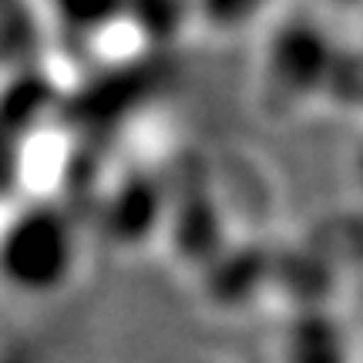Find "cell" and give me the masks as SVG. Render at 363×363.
<instances>
[{"label":"cell","mask_w":363,"mask_h":363,"mask_svg":"<svg viewBox=\"0 0 363 363\" xmlns=\"http://www.w3.org/2000/svg\"><path fill=\"white\" fill-rule=\"evenodd\" d=\"M78 269V229L61 208L27 206L0 229V279L27 296L65 289Z\"/></svg>","instance_id":"cell-1"},{"label":"cell","mask_w":363,"mask_h":363,"mask_svg":"<svg viewBox=\"0 0 363 363\" xmlns=\"http://www.w3.org/2000/svg\"><path fill=\"white\" fill-rule=\"evenodd\" d=\"M333 67H337V51L326 30L306 21L286 24L272 40L269 61H266V71L276 81V88L293 98L326 88L333 78Z\"/></svg>","instance_id":"cell-2"},{"label":"cell","mask_w":363,"mask_h":363,"mask_svg":"<svg viewBox=\"0 0 363 363\" xmlns=\"http://www.w3.org/2000/svg\"><path fill=\"white\" fill-rule=\"evenodd\" d=\"M108 212H111V233L121 239V242H142L145 235L155 233V225L162 222V195L152 182L145 179H131L128 185H121L111 202H108Z\"/></svg>","instance_id":"cell-3"},{"label":"cell","mask_w":363,"mask_h":363,"mask_svg":"<svg viewBox=\"0 0 363 363\" xmlns=\"http://www.w3.org/2000/svg\"><path fill=\"white\" fill-rule=\"evenodd\" d=\"M286 363H350L347 337L326 316L293 326L286 340Z\"/></svg>","instance_id":"cell-4"},{"label":"cell","mask_w":363,"mask_h":363,"mask_svg":"<svg viewBox=\"0 0 363 363\" xmlns=\"http://www.w3.org/2000/svg\"><path fill=\"white\" fill-rule=\"evenodd\" d=\"M195 0H125V13L131 24L152 40H172L189 21Z\"/></svg>","instance_id":"cell-5"},{"label":"cell","mask_w":363,"mask_h":363,"mask_svg":"<svg viewBox=\"0 0 363 363\" xmlns=\"http://www.w3.org/2000/svg\"><path fill=\"white\" fill-rule=\"evenodd\" d=\"M57 11L78 30H101L125 13V0H57Z\"/></svg>","instance_id":"cell-6"},{"label":"cell","mask_w":363,"mask_h":363,"mask_svg":"<svg viewBox=\"0 0 363 363\" xmlns=\"http://www.w3.org/2000/svg\"><path fill=\"white\" fill-rule=\"evenodd\" d=\"M259 7H262V0H195V11H202V17L216 27L249 24Z\"/></svg>","instance_id":"cell-7"},{"label":"cell","mask_w":363,"mask_h":363,"mask_svg":"<svg viewBox=\"0 0 363 363\" xmlns=\"http://www.w3.org/2000/svg\"><path fill=\"white\" fill-rule=\"evenodd\" d=\"M340 4H357V0H340Z\"/></svg>","instance_id":"cell-8"}]
</instances>
